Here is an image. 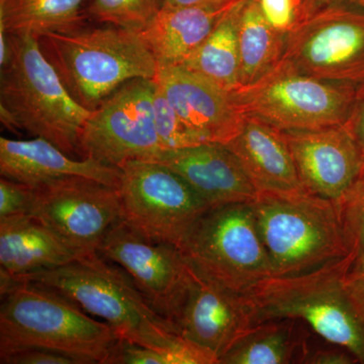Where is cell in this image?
I'll list each match as a JSON object with an SVG mask.
<instances>
[{
    "label": "cell",
    "instance_id": "6da1fadb",
    "mask_svg": "<svg viewBox=\"0 0 364 364\" xmlns=\"http://www.w3.org/2000/svg\"><path fill=\"white\" fill-rule=\"evenodd\" d=\"M0 272V355L43 348L81 364H107L121 340L111 326L49 287Z\"/></svg>",
    "mask_w": 364,
    "mask_h": 364
},
{
    "label": "cell",
    "instance_id": "7a4b0ae2",
    "mask_svg": "<svg viewBox=\"0 0 364 364\" xmlns=\"http://www.w3.org/2000/svg\"><path fill=\"white\" fill-rule=\"evenodd\" d=\"M11 277L57 291L131 343L170 350L186 342L150 306L126 272L98 253L63 267Z\"/></svg>",
    "mask_w": 364,
    "mask_h": 364
},
{
    "label": "cell",
    "instance_id": "3957f363",
    "mask_svg": "<svg viewBox=\"0 0 364 364\" xmlns=\"http://www.w3.org/2000/svg\"><path fill=\"white\" fill-rule=\"evenodd\" d=\"M38 40L71 97L90 112L124 83L157 75V60L141 33L119 26L52 33Z\"/></svg>",
    "mask_w": 364,
    "mask_h": 364
},
{
    "label": "cell",
    "instance_id": "277c9868",
    "mask_svg": "<svg viewBox=\"0 0 364 364\" xmlns=\"http://www.w3.org/2000/svg\"><path fill=\"white\" fill-rule=\"evenodd\" d=\"M352 259L340 258L301 274L272 277L244 294L252 326L275 320H301L326 341L364 363V326L344 289Z\"/></svg>",
    "mask_w": 364,
    "mask_h": 364
},
{
    "label": "cell",
    "instance_id": "5b68a950",
    "mask_svg": "<svg viewBox=\"0 0 364 364\" xmlns=\"http://www.w3.org/2000/svg\"><path fill=\"white\" fill-rule=\"evenodd\" d=\"M9 58L0 75V105L14 114L21 130L80 158L79 140L91 112L71 97L37 38L9 35Z\"/></svg>",
    "mask_w": 364,
    "mask_h": 364
},
{
    "label": "cell",
    "instance_id": "8992f818",
    "mask_svg": "<svg viewBox=\"0 0 364 364\" xmlns=\"http://www.w3.org/2000/svg\"><path fill=\"white\" fill-rule=\"evenodd\" d=\"M272 277L311 272L346 257L338 205L296 193H257L252 202Z\"/></svg>",
    "mask_w": 364,
    "mask_h": 364
},
{
    "label": "cell",
    "instance_id": "52a82bcc",
    "mask_svg": "<svg viewBox=\"0 0 364 364\" xmlns=\"http://www.w3.org/2000/svg\"><path fill=\"white\" fill-rule=\"evenodd\" d=\"M198 277L244 294L272 277L252 202L210 208L179 246Z\"/></svg>",
    "mask_w": 364,
    "mask_h": 364
},
{
    "label": "cell",
    "instance_id": "ba28073f",
    "mask_svg": "<svg viewBox=\"0 0 364 364\" xmlns=\"http://www.w3.org/2000/svg\"><path fill=\"white\" fill-rule=\"evenodd\" d=\"M358 85L323 80L301 73L282 59L259 80L234 90L244 114L282 132L341 126Z\"/></svg>",
    "mask_w": 364,
    "mask_h": 364
},
{
    "label": "cell",
    "instance_id": "9c48e42d",
    "mask_svg": "<svg viewBox=\"0 0 364 364\" xmlns=\"http://www.w3.org/2000/svg\"><path fill=\"white\" fill-rule=\"evenodd\" d=\"M122 171L123 221L144 238L179 248L210 207L168 167L150 160H128Z\"/></svg>",
    "mask_w": 364,
    "mask_h": 364
},
{
    "label": "cell",
    "instance_id": "30bf717a",
    "mask_svg": "<svg viewBox=\"0 0 364 364\" xmlns=\"http://www.w3.org/2000/svg\"><path fill=\"white\" fill-rule=\"evenodd\" d=\"M282 59L323 80H364V11L332 4L312 9L287 33Z\"/></svg>",
    "mask_w": 364,
    "mask_h": 364
},
{
    "label": "cell",
    "instance_id": "8fae6325",
    "mask_svg": "<svg viewBox=\"0 0 364 364\" xmlns=\"http://www.w3.org/2000/svg\"><path fill=\"white\" fill-rule=\"evenodd\" d=\"M154 90V79H133L105 98L83 127L79 156L119 167L128 160H150L161 153Z\"/></svg>",
    "mask_w": 364,
    "mask_h": 364
},
{
    "label": "cell",
    "instance_id": "7c38bea8",
    "mask_svg": "<svg viewBox=\"0 0 364 364\" xmlns=\"http://www.w3.org/2000/svg\"><path fill=\"white\" fill-rule=\"evenodd\" d=\"M32 188L26 215L86 254L97 253L107 232L123 221L119 188L71 176Z\"/></svg>",
    "mask_w": 364,
    "mask_h": 364
},
{
    "label": "cell",
    "instance_id": "4fadbf2b",
    "mask_svg": "<svg viewBox=\"0 0 364 364\" xmlns=\"http://www.w3.org/2000/svg\"><path fill=\"white\" fill-rule=\"evenodd\" d=\"M97 253L124 270L150 306L176 328L193 280L181 249L148 240L121 221L105 235Z\"/></svg>",
    "mask_w": 364,
    "mask_h": 364
},
{
    "label": "cell",
    "instance_id": "5bb4252c",
    "mask_svg": "<svg viewBox=\"0 0 364 364\" xmlns=\"http://www.w3.org/2000/svg\"><path fill=\"white\" fill-rule=\"evenodd\" d=\"M284 134L306 193L337 202L363 173L360 153L343 124Z\"/></svg>",
    "mask_w": 364,
    "mask_h": 364
},
{
    "label": "cell",
    "instance_id": "9a60e30c",
    "mask_svg": "<svg viewBox=\"0 0 364 364\" xmlns=\"http://www.w3.org/2000/svg\"><path fill=\"white\" fill-rule=\"evenodd\" d=\"M154 79L186 126L203 143L226 145L241 130L246 114L234 91L178 65H158Z\"/></svg>",
    "mask_w": 364,
    "mask_h": 364
},
{
    "label": "cell",
    "instance_id": "2e32d148",
    "mask_svg": "<svg viewBox=\"0 0 364 364\" xmlns=\"http://www.w3.org/2000/svg\"><path fill=\"white\" fill-rule=\"evenodd\" d=\"M251 327L250 310L244 294L193 272V282L176 321L179 336L220 359Z\"/></svg>",
    "mask_w": 364,
    "mask_h": 364
},
{
    "label": "cell",
    "instance_id": "e0dca14e",
    "mask_svg": "<svg viewBox=\"0 0 364 364\" xmlns=\"http://www.w3.org/2000/svg\"><path fill=\"white\" fill-rule=\"evenodd\" d=\"M150 161L178 174L210 208L251 203L257 196L238 159L224 144L203 143L163 151Z\"/></svg>",
    "mask_w": 364,
    "mask_h": 364
},
{
    "label": "cell",
    "instance_id": "ac0fdd59",
    "mask_svg": "<svg viewBox=\"0 0 364 364\" xmlns=\"http://www.w3.org/2000/svg\"><path fill=\"white\" fill-rule=\"evenodd\" d=\"M0 174L31 188L71 176L119 188L122 178L119 167L72 157L45 139L11 140L4 136L0 138Z\"/></svg>",
    "mask_w": 364,
    "mask_h": 364
},
{
    "label": "cell",
    "instance_id": "d6986e66",
    "mask_svg": "<svg viewBox=\"0 0 364 364\" xmlns=\"http://www.w3.org/2000/svg\"><path fill=\"white\" fill-rule=\"evenodd\" d=\"M257 193L304 191L284 132L246 114L241 130L226 144Z\"/></svg>",
    "mask_w": 364,
    "mask_h": 364
},
{
    "label": "cell",
    "instance_id": "ffe728a7",
    "mask_svg": "<svg viewBox=\"0 0 364 364\" xmlns=\"http://www.w3.org/2000/svg\"><path fill=\"white\" fill-rule=\"evenodd\" d=\"M87 255L28 215L0 220V267L11 277L63 267Z\"/></svg>",
    "mask_w": 364,
    "mask_h": 364
},
{
    "label": "cell",
    "instance_id": "44dd1931",
    "mask_svg": "<svg viewBox=\"0 0 364 364\" xmlns=\"http://www.w3.org/2000/svg\"><path fill=\"white\" fill-rule=\"evenodd\" d=\"M239 2L162 6L140 33L156 58L158 65H181L208 39L218 23Z\"/></svg>",
    "mask_w": 364,
    "mask_h": 364
},
{
    "label": "cell",
    "instance_id": "7402d4cb",
    "mask_svg": "<svg viewBox=\"0 0 364 364\" xmlns=\"http://www.w3.org/2000/svg\"><path fill=\"white\" fill-rule=\"evenodd\" d=\"M305 337L296 320H275L253 326L223 354L219 364L305 363Z\"/></svg>",
    "mask_w": 364,
    "mask_h": 364
},
{
    "label": "cell",
    "instance_id": "603a6c76",
    "mask_svg": "<svg viewBox=\"0 0 364 364\" xmlns=\"http://www.w3.org/2000/svg\"><path fill=\"white\" fill-rule=\"evenodd\" d=\"M85 0H0V30L40 39L52 33H72L85 26Z\"/></svg>",
    "mask_w": 364,
    "mask_h": 364
},
{
    "label": "cell",
    "instance_id": "cb8c5ba5",
    "mask_svg": "<svg viewBox=\"0 0 364 364\" xmlns=\"http://www.w3.org/2000/svg\"><path fill=\"white\" fill-rule=\"evenodd\" d=\"M286 44L287 33L268 23L258 0H246L238 26L240 87L252 85L277 66Z\"/></svg>",
    "mask_w": 364,
    "mask_h": 364
},
{
    "label": "cell",
    "instance_id": "d4e9b609",
    "mask_svg": "<svg viewBox=\"0 0 364 364\" xmlns=\"http://www.w3.org/2000/svg\"><path fill=\"white\" fill-rule=\"evenodd\" d=\"M246 0L237 4L218 23L207 40L181 65L224 90L240 87L238 26Z\"/></svg>",
    "mask_w": 364,
    "mask_h": 364
},
{
    "label": "cell",
    "instance_id": "484cf974",
    "mask_svg": "<svg viewBox=\"0 0 364 364\" xmlns=\"http://www.w3.org/2000/svg\"><path fill=\"white\" fill-rule=\"evenodd\" d=\"M107 364H219V359L188 340L177 348L164 350L121 339Z\"/></svg>",
    "mask_w": 364,
    "mask_h": 364
},
{
    "label": "cell",
    "instance_id": "4316f807",
    "mask_svg": "<svg viewBox=\"0 0 364 364\" xmlns=\"http://www.w3.org/2000/svg\"><path fill=\"white\" fill-rule=\"evenodd\" d=\"M161 7L162 0H91L87 14L98 23L141 33Z\"/></svg>",
    "mask_w": 364,
    "mask_h": 364
},
{
    "label": "cell",
    "instance_id": "83f0119b",
    "mask_svg": "<svg viewBox=\"0 0 364 364\" xmlns=\"http://www.w3.org/2000/svg\"><path fill=\"white\" fill-rule=\"evenodd\" d=\"M153 111L155 129L162 152L203 144V141L186 126L156 81L153 95Z\"/></svg>",
    "mask_w": 364,
    "mask_h": 364
},
{
    "label": "cell",
    "instance_id": "f1b7e54d",
    "mask_svg": "<svg viewBox=\"0 0 364 364\" xmlns=\"http://www.w3.org/2000/svg\"><path fill=\"white\" fill-rule=\"evenodd\" d=\"M337 205L347 254L353 260L364 250V173L337 200Z\"/></svg>",
    "mask_w": 364,
    "mask_h": 364
},
{
    "label": "cell",
    "instance_id": "f546056e",
    "mask_svg": "<svg viewBox=\"0 0 364 364\" xmlns=\"http://www.w3.org/2000/svg\"><path fill=\"white\" fill-rule=\"evenodd\" d=\"M261 11L279 32L287 33L303 16L301 0H258Z\"/></svg>",
    "mask_w": 364,
    "mask_h": 364
},
{
    "label": "cell",
    "instance_id": "4dcf8cb0",
    "mask_svg": "<svg viewBox=\"0 0 364 364\" xmlns=\"http://www.w3.org/2000/svg\"><path fill=\"white\" fill-rule=\"evenodd\" d=\"M33 188L21 182L1 177L0 179V220L28 214Z\"/></svg>",
    "mask_w": 364,
    "mask_h": 364
},
{
    "label": "cell",
    "instance_id": "1f68e13d",
    "mask_svg": "<svg viewBox=\"0 0 364 364\" xmlns=\"http://www.w3.org/2000/svg\"><path fill=\"white\" fill-rule=\"evenodd\" d=\"M343 284L354 311L364 326V250L347 267Z\"/></svg>",
    "mask_w": 364,
    "mask_h": 364
},
{
    "label": "cell",
    "instance_id": "d6a6232c",
    "mask_svg": "<svg viewBox=\"0 0 364 364\" xmlns=\"http://www.w3.org/2000/svg\"><path fill=\"white\" fill-rule=\"evenodd\" d=\"M1 364H81L77 359L43 348H26L0 355Z\"/></svg>",
    "mask_w": 364,
    "mask_h": 364
},
{
    "label": "cell",
    "instance_id": "836d02e7",
    "mask_svg": "<svg viewBox=\"0 0 364 364\" xmlns=\"http://www.w3.org/2000/svg\"><path fill=\"white\" fill-rule=\"evenodd\" d=\"M343 126L358 146L363 159L364 173V80L356 87L355 97Z\"/></svg>",
    "mask_w": 364,
    "mask_h": 364
},
{
    "label": "cell",
    "instance_id": "e575fe53",
    "mask_svg": "<svg viewBox=\"0 0 364 364\" xmlns=\"http://www.w3.org/2000/svg\"><path fill=\"white\" fill-rule=\"evenodd\" d=\"M305 363L310 364H353L359 363L358 359L346 349L338 348L321 349L308 353Z\"/></svg>",
    "mask_w": 364,
    "mask_h": 364
},
{
    "label": "cell",
    "instance_id": "d590c367",
    "mask_svg": "<svg viewBox=\"0 0 364 364\" xmlns=\"http://www.w3.org/2000/svg\"><path fill=\"white\" fill-rule=\"evenodd\" d=\"M301 2H303V16L312 9L332 6V4H341V6L355 7L364 11V0H301Z\"/></svg>",
    "mask_w": 364,
    "mask_h": 364
},
{
    "label": "cell",
    "instance_id": "8d00e7d4",
    "mask_svg": "<svg viewBox=\"0 0 364 364\" xmlns=\"http://www.w3.org/2000/svg\"><path fill=\"white\" fill-rule=\"evenodd\" d=\"M241 0H162V6H207V4H229Z\"/></svg>",
    "mask_w": 364,
    "mask_h": 364
},
{
    "label": "cell",
    "instance_id": "74e56055",
    "mask_svg": "<svg viewBox=\"0 0 364 364\" xmlns=\"http://www.w3.org/2000/svg\"><path fill=\"white\" fill-rule=\"evenodd\" d=\"M0 121L7 130L14 132V133L21 130L20 124H18L14 114L2 105H0Z\"/></svg>",
    "mask_w": 364,
    "mask_h": 364
}]
</instances>
